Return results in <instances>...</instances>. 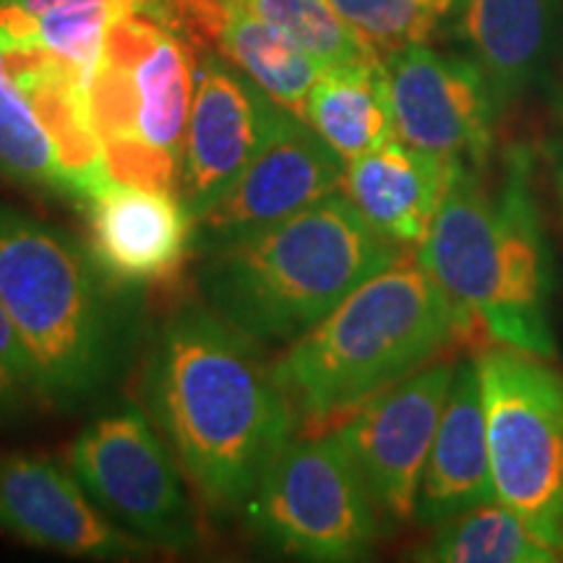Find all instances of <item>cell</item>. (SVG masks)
Segmentation results:
<instances>
[{"mask_svg": "<svg viewBox=\"0 0 563 563\" xmlns=\"http://www.w3.org/2000/svg\"><path fill=\"white\" fill-rule=\"evenodd\" d=\"M452 165L391 139L347 162L344 196L384 238L405 249H420L446 194Z\"/></svg>", "mask_w": 563, "mask_h": 563, "instance_id": "cell-19", "label": "cell"}, {"mask_svg": "<svg viewBox=\"0 0 563 563\" xmlns=\"http://www.w3.org/2000/svg\"><path fill=\"white\" fill-rule=\"evenodd\" d=\"M42 405L32 361L0 300V420H16Z\"/></svg>", "mask_w": 563, "mask_h": 563, "instance_id": "cell-25", "label": "cell"}, {"mask_svg": "<svg viewBox=\"0 0 563 563\" xmlns=\"http://www.w3.org/2000/svg\"><path fill=\"white\" fill-rule=\"evenodd\" d=\"M68 467L95 504L154 551H194L199 514L173 449L136 407L91 420L68 449Z\"/></svg>", "mask_w": 563, "mask_h": 563, "instance_id": "cell-10", "label": "cell"}, {"mask_svg": "<svg viewBox=\"0 0 563 563\" xmlns=\"http://www.w3.org/2000/svg\"><path fill=\"white\" fill-rule=\"evenodd\" d=\"M543 154L548 162V175H551L555 199H559V207L563 209V131L553 133V136L545 141Z\"/></svg>", "mask_w": 563, "mask_h": 563, "instance_id": "cell-27", "label": "cell"}, {"mask_svg": "<svg viewBox=\"0 0 563 563\" xmlns=\"http://www.w3.org/2000/svg\"><path fill=\"white\" fill-rule=\"evenodd\" d=\"M477 368L496 498L563 559V373L504 344Z\"/></svg>", "mask_w": 563, "mask_h": 563, "instance_id": "cell-8", "label": "cell"}, {"mask_svg": "<svg viewBox=\"0 0 563 563\" xmlns=\"http://www.w3.org/2000/svg\"><path fill=\"white\" fill-rule=\"evenodd\" d=\"M347 162L300 118H292L249 170L196 217L194 253L282 222L344 191Z\"/></svg>", "mask_w": 563, "mask_h": 563, "instance_id": "cell-16", "label": "cell"}, {"mask_svg": "<svg viewBox=\"0 0 563 563\" xmlns=\"http://www.w3.org/2000/svg\"><path fill=\"white\" fill-rule=\"evenodd\" d=\"M0 530L70 559L131 561L154 551L112 522L70 470L32 454L0 456Z\"/></svg>", "mask_w": 563, "mask_h": 563, "instance_id": "cell-15", "label": "cell"}, {"mask_svg": "<svg viewBox=\"0 0 563 563\" xmlns=\"http://www.w3.org/2000/svg\"><path fill=\"white\" fill-rule=\"evenodd\" d=\"M470 332L418 258H399L300 334L272 365L298 420L336 426Z\"/></svg>", "mask_w": 563, "mask_h": 563, "instance_id": "cell-4", "label": "cell"}, {"mask_svg": "<svg viewBox=\"0 0 563 563\" xmlns=\"http://www.w3.org/2000/svg\"><path fill=\"white\" fill-rule=\"evenodd\" d=\"M306 123L344 162L397 139L384 58L323 68L308 95Z\"/></svg>", "mask_w": 563, "mask_h": 563, "instance_id": "cell-21", "label": "cell"}, {"mask_svg": "<svg viewBox=\"0 0 563 563\" xmlns=\"http://www.w3.org/2000/svg\"><path fill=\"white\" fill-rule=\"evenodd\" d=\"M266 24L313 55L323 68L382 58L340 16L332 0H241Z\"/></svg>", "mask_w": 563, "mask_h": 563, "instance_id": "cell-23", "label": "cell"}, {"mask_svg": "<svg viewBox=\"0 0 563 563\" xmlns=\"http://www.w3.org/2000/svg\"><path fill=\"white\" fill-rule=\"evenodd\" d=\"M456 34L498 102L530 95L563 51V0H456Z\"/></svg>", "mask_w": 563, "mask_h": 563, "instance_id": "cell-17", "label": "cell"}, {"mask_svg": "<svg viewBox=\"0 0 563 563\" xmlns=\"http://www.w3.org/2000/svg\"><path fill=\"white\" fill-rule=\"evenodd\" d=\"M66 5H115V9L150 13L167 24V0H0V11L30 13V16L66 9Z\"/></svg>", "mask_w": 563, "mask_h": 563, "instance_id": "cell-26", "label": "cell"}, {"mask_svg": "<svg viewBox=\"0 0 563 563\" xmlns=\"http://www.w3.org/2000/svg\"><path fill=\"white\" fill-rule=\"evenodd\" d=\"M243 511L272 548L321 563L368 559L384 525L336 433L292 435Z\"/></svg>", "mask_w": 563, "mask_h": 563, "instance_id": "cell-9", "label": "cell"}, {"mask_svg": "<svg viewBox=\"0 0 563 563\" xmlns=\"http://www.w3.org/2000/svg\"><path fill=\"white\" fill-rule=\"evenodd\" d=\"M203 47H217L224 60L243 70L274 102L306 121L308 95L323 66L249 5L241 0H222L203 34Z\"/></svg>", "mask_w": 563, "mask_h": 563, "instance_id": "cell-20", "label": "cell"}, {"mask_svg": "<svg viewBox=\"0 0 563 563\" xmlns=\"http://www.w3.org/2000/svg\"><path fill=\"white\" fill-rule=\"evenodd\" d=\"M456 361H435L386 386L336 422L384 522H410Z\"/></svg>", "mask_w": 563, "mask_h": 563, "instance_id": "cell-11", "label": "cell"}, {"mask_svg": "<svg viewBox=\"0 0 563 563\" xmlns=\"http://www.w3.org/2000/svg\"><path fill=\"white\" fill-rule=\"evenodd\" d=\"M102 274L70 232L0 201V300L32 361L42 407L74 410L115 368Z\"/></svg>", "mask_w": 563, "mask_h": 563, "instance_id": "cell-5", "label": "cell"}, {"mask_svg": "<svg viewBox=\"0 0 563 563\" xmlns=\"http://www.w3.org/2000/svg\"><path fill=\"white\" fill-rule=\"evenodd\" d=\"M488 165L454 162L418 262L456 308L470 336L553 361L555 264L534 199L532 154L511 146L501 178Z\"/></svg>", "mask_w": 563, "mask_h": 563, "instance_id": "cell-2", "label": "cell"}, {"mask_svg": "<svg viewBox=\"0 0 563 563\" xmlns=\"http://www.w3.org/2000/svg\"><path fill=\"white\" fill-rule=\"evenodd\" d=\"M340 16L382 58L431 37L454 0H332Z\"/></svg>", "mask_w": 563, "mask_h": 563, "instance_id": "cell-24", "label": "cell"}, {"mask_svg": "<svg viewBox=\"0 0 563 563\" xmlns=\"http://www.w3.org/2000/svg\"><path fill=\"white\" fill-rule=\"evenodd\" d=\"M397 139L446 162L488 165L498 102L470 55H446L426 42L384 58Z\"/></svg>", "mask_w": 563, "mask_h": 563, "instance_id": "cell-12", "label": "cell"}, {"mask_svg": "<svg viewBox=\"0 0 563 563\" xmlns=\"http://www.w3.org/2000/svg\"><path fill=\"white\" fill-rule=\"evenodd\" d=\"M243 70L199 51L191 118L183 144L178 196L194 220L228 191L292 121Z\"/></svg>", "mask_w": 563, "mask_h": 563, "instance_id": "cell-13", "label": "cell"}, {"mask_svg": "<svg viewBox=\"0 0 563 563\" xmlns=\"http://www.w3.org/2000/svg\"><path fill=\"white\" fill-rule=\"evenodd\" d=\"M490 501L498 498L490 470L481 368L477 357H464L454 365L439 431L422 470L415 522L433 527Z\"/></svg>", "mask_w": 563, "mask_h": 563, "instance_id": "cell-18", "label": "cell"}, {"mask_svg": "<svg viewBox=\"0 0 563 563\" xmlns=\"http://www.w3.org/2000/svg\"><path fill=\"white\" fill-rule=\"evenodd\" d=\"M199 51L150 13L112 21L89 87V112L102 162L115 180L178 188L191 118Z\"/></svg>", "mask_w": 563, "mask_h": 563, "instance_id": "cell-6", "label": "cell"}, {"mask_svg": "<svg viewBox=\"0 0 563 563\" xmlns=\"http://www.w3.org/2000/svg\"><path fill=\"white\" fill-rule=\"evenodd\" d=\"M196 256L203 302L262 344L295 342L407 249L371 228L342 191Z\"/></svg>", "mask_w": 563, "mask_h": 563, "instance_id": "cell-3", "label": "cell"}, {"mask_svg": "<svg viewBox=\"0 0 563 563\" xmlns=\"http://www.w3.org/2000/svg\"><path fill=\"white\" fill-rule=\"evenodd\" d=\"M422 563H559L551 545L501 501H490L433 525L428 540L412 548Z\"/></svg>", "mask_w": 563, "mask_h": 563, "instance_id": "cell-22", "label": "cell"}, {"mask_svg": "<svg viewBox=\"0 0 563 563\" xmlns=\"http://www.w3.org/2000/svg\"><path fill=\"white\" fill-rule=\"evenodd\" d=\"M89 87L66 60L0 42V178L74 203L108 178Z\"/></svg>", "mask_w": 563, "mask_h": 563, "instance_id": "cell-7", "label": "cell"}, {"mask_svg": "<svg viewBox=\"0 0 563 563\" xmlns=\"http://www.w3.org/2000/svg\"><path fill=\"white\" fill-rule=\"evenodd\" d=\"M256 344L209 306H183L162 321L146 365L152 418L217 517L245 509L298 426Z\"/></svg>", "mask_w": 563, "mask_h": 563, "instance_id": "cell-1", "label": "cell"}, {"mask_svg": "<svg viewBox=\"0 0 563 563\" xmlns=\"http://www.w3.org/2000/svg\"><path fill=\"white\" fill-rule=\"evenodd\" d=\"M87 251L112 287H157L194 253L196 220L178 191L102 178L79 203Z\"/></svg>", "mask_w": 563, "mask_h": 563, "instance_id": "cell-14", "label": "cell"}]
</instances>
